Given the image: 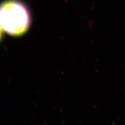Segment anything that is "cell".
I'll return each instance as SVG.
<instances>
[{
  "mask_svg": "<svg viewBox=\"0 0 125 125\" xmlns=\"http://www.w3.org/2000/svg\"><path fill=\"white\" fill-rule=\"evenodd\" d=\"M0 21L5 31L17 36L22 34L29 28L30 14L23 3L16 0H9L1 6Z\"/></svg>",
  "mask_w": 125,
  "mask_h": 125,
  "instance_id": "6da1fadb",
  "label": "cell"
}]
</instances>
